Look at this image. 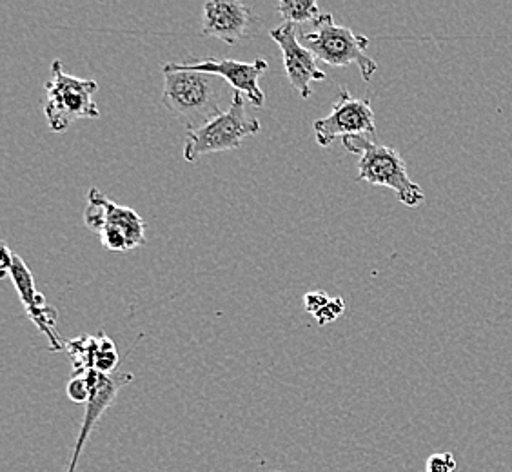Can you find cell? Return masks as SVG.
Returning <instances> with one entry per match:
<instances>
[{
  "mask_svg": "<svg viewBox=\"0 0 512 472\" xmlns=\"http://www.w3.org/2000/svg\"><path fill=\"white\" fill-rule=\"evenodd\" d=\"M68 353L73 362V374H84L95 369L99 373H117L119 354L108 336H82L68 344Z\"/></svg>",
  "mask_w": 512,
  "mask_h": 472,
  "instance_id": "4fadbf2b",
  "label": "cell"
},
{
  "mask_svg": "<svg viewBox=\"0 0 512 472\" xmlns=\"http://www.w3.org/2000/svg\"><path fill=\"white\" fill-rule=\"evenodd\" d=\"M344 313V298L336 296V298H331V300H329V304L325 305L324 309H322L320 313H316L315 318L318 324L327 325L331 324V322H335V320H338V318L344 315Z\"/></svg>",
  "mask_w": 512,
  "mask_h": 472,
  "instance_id": "e0dca14e",
  "label": "cell"
},
{
  "mask_svg": "<svg viewBox=\"0 0 512 472\" xmlns=\"http://www.w3.org/2000/svg\"><path fill=\"white\" fill-rule=\"evenodd\" d=\"M304 46L329 66L345 68L356 64L364 80L373 79L378 64L365 51L369 48V39L356 35L351 28L336 24L331 13L320 15L315 22V31L304 35Z\"/></svg>",
  "mask_w": 512,
  "mask_h": 472,
  "instance_id": "277c9868",
  "label": "cell"
},
{
  "mask_svg": "<svg viewBox=\"0 0 512 472\" xmlns=\"http://www.w3.org/2000/svg\"><path fill=\"white\" fill-rule=\"evenodd\" d=\"M84 224L99 235L108 251H129L146 242V222L131 207L119 206L97 187L88 193V206L84 211Z\"/></svg>",
  "mask_w": 512,
  "mask_h": 472,
  "instance_id": "8992f818",
  "label": "cell"
},
{
  "mask_svg": "<svg viewBox=\"0 0 512 472\" xmlns=\"http://www.w3.org/2000/svg\"><path fill=\"white\" fill-rule=\"evenodd\" d=\"M256 133H260V122L247 115L246 97L242 93H235L226 111L202 126L188 128L184 158L188 162H197L198 158L209 153L238 149L247 137H253Z\"/></svg>",
  "mask_w": 512,
  "mask_h": 472,
  "instance_id": "3957f363",
  "label": "cell"
},
{
  "mask_svg": "<svg viewBox=\"0 0 512 472\" xmlns=\"http://www.w3.org/2000/svg\"><path fill=\"white\" fill-rule=\"evenodd\" d=\"M276 10L284 17L286 22L291 24H302V22H313L320 19V6L315 0H280L276 4Z\"/></svg>",
  "mask_w": 512,
  "mask_h": 472,
  "instance_id": "5bb4252c",
  "label": "cell"
},
{
  "mask_svg": "<svg viewBox=\"0 0 512 472\" xmlns=\"http://www.w3.org/2000/svg\"><path fill=\"white\" fill-rule=\"evenodd\" d=\"M162 71V104L169 111L188 118L193 124L200 122V126L222 113L220 95L224 91V79L200 71H173L166 66Z\"/></svg>",
  "mask_w": 512,
  "mask_h": 472,
  "instance_id": "7a4b0ae2",
  "label": "cell"
},
{
  "mask_svg": "<svg viewBox=\"0 0 512 472\" xmlns=\"http://www.w3.org/2000/svg\"><path fill=\"white\" fill-rule=\"evenodd\" d=\"M99 84L95 80L77 79L68 75L62 62L55 60L51 64V77L46 82V102L44 113L48 118L51 131L64 133L66 129L80 118H100L93 95Z\"/></svg>",
  "mask_w": 512,
  "mask_h": 472,
  "instance_id": "5b68a950",
  "label": "cell"
},
{
  "mask_svg": "<svg viewBox=\"0 0 512 472\" xmlns=\"http://www.w3.org/2000/svg\"><path fill=\"white\" fill-rule=\"evenodd\" d=\"M344 148L358 155V180L371 186L393 189L398 200L407 207H418L425 200L422 187L411 180L404 158L396 149L376 144L367 137L342 138Z\"/></svg>",
  "mask_w": 512,
  "mask_h": 472,
  "instance_id": "6da1fadb",
  "label": "cell"
},
{
  "mask_svg": "<svg viewBox=\"0 0 512 472\" xmlns=\"http://www.w3.org/2000/svg\"><path fill=\"white\" fill-rule=\"evenodd\" d=\"M269 472H282V471H269Z\"/></svg>",
  "mask_w": 512,
  "mask_h": 472,
  "instance_id": "d6986e66",
  "label": "cell"
},
{
  "mask_svg": "<svg viewBox=\"0 0 512 472\" xmlns=\"http://www.w3.org/2000/svg\"><path fill=\"white\" fill-rule=\"evenodd\" d=\"M11 276L13 286L19 291L20 302L24 305L26 313L30 316L31 322L37 325L42 335L50 340L51 351H64V344L60 340L59 335L55 333V325L59 313L46 304V298L42 293L37 291L35 280L31 275L30 267L26 266V262L19 255L11 253L8 244H2V271L0 278H8Z\"/></svg>",
  "mask_w": 512,
  "mask_h": 472,
  "instance_id": "ba28073f",
  "label": "cell"
},
{
  "mask_svg": "<svg viewBox=\"0 0 512 472\" xmlns=\"http://www.w3.org/2000/svg\"><path fill=\"white\" fill-rule=\"evenodd\" d=\"M84 376L88 378L89 400L86 404V413L82 418V425H80L79 438H77L75 449H73V458L69 462L68 472L77 471L80 454L84 451V445L88 442L93 429L97 427L100 418L117 400L120 389L133 382V374L129 373L106 374L91 369L88 373H84Z\"/></svg>",
  "mask_w": 512,
  "mask_h": 472,
  "instance_id": "30bf717a",
  "label": "cell"
},
{
  "mask_svg": "<svg viewBox=\"0 0 512 472\" xmlns=\"http://www.w3.org/2000/svg\"><path fill=\"white\" fill-rule=\"evenodd\" d=\"M269 35L282 50L287 79L291 86L300 93L302 99H309L313 95L311 84L327 79V75L316 64L318 59L298 40V30L291 22L276 26L269 31Z\"/></svg>",
  "mask_w": 512,
  "mask_h": 472,
  "instance_id": "8fae6325",
  "label": "cell"
},
{
  "mask_svg": "<svg viewBox=\"0 0 512 472\" xmlns=\"http://www.w3.org/2000/svg\"><path fill=\"white\" fill-rule=\"evenodd\" d=\"M251 8L238 0H209L204 4L202 35L222 40L227 46L244 39L251 28Z\"/></svg>",
  "mask_w": 512,
  "mask_h": 472,
  "instance_id": "7c38bea8",
  "label": "cell"
},
{
  "mask_svg": "<svg viewBox=\"0 0 512 472\" xmlns=\"http://www.w3.org/2000/svg\"><path fill=\"white\" fill-rule=\"evenodd\" d=\"M427 472H454L456 471V458L453 453H434L425 462Z\"/></svg>",
  "mask_w": 512,
  "mask_h": 472,
  "instance_id": "2e32d148",
  "label": "cell"
},
{
  "mask_svg": "<svg viewBox=\"0 0 512 472\" xmlns=\"http://www.w3.org/2000/svg\"><path fill=\"white\" fill-rule=\"evenodd\" d=\"M68 398L75 404H88L89 400V384L88 378L84 374H73L71 380H69Z\"/></svg>",
  "mask_w": 512,
  "mask_h": 472,
  "instance_id": "9a60e30c",
  "label": "cell"
},
{
  "mask_svg": "<svg viewBox=\"0 0 512 472\" xmlns=\"http://www.w3.org/2000/svg\"><path fill=\"white\" fill-rule=\"evenodd\" d=\"M331 296L324 293V291H313V293H307L304 296V309H306L309 315L315 316L316 313H320L324 309L325 305L329 304Z\"/></svg>",
  "mask_w": 512,
  "mask_h": 472,
  "instance_id": "ac0fdd59",
  "label": "cell"
},
{
  "mask_svg": "<svg viewBox=\"0 0 512 472\" xmlns=\"http://www.w3.org/2000/svg\"><path fill=\"white\" fill-rule=\"evenodd\" d=\"M166 68L173 71H200L217 75L220 79L226 80L235 89V93H242L247 102H251L255 108H262L266 102V95L258 86V79L269 69L266 59H256L253 62H238L231 59H207L195 60V62H169Z\"/></svg>",
  "mask_w": 512,
  "mask_h": 472,
  "instance_id": "9c48e42d",
  "label": "cell"
},
{
  "mask_svg": "<svg viewBox=\"0 0 512 472\" xmlns=\"http://www.w3.org/2000/svg\"><path fill=\"white\" fill-rule=\"evenodd\" d=\"M316 142L329 148L336 138L375 137V111L371 100L355 99L345 88L338 89L333 111L313 124Z\"/></svg>",
  "mask_w": 512,
  "mask_h": 472,
  "instance_id": "52a82bcc",
  "label": "cell"
}]
</instances>
